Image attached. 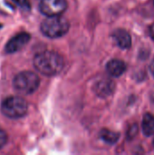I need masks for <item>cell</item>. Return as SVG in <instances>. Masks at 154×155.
Returning a JSON list of instances; mask_svg holds the SVG:
<instances>
[{"label":"cell","mask_w":154,"mask_h":155,"mask_svg":"<svg viewBox=\"0 0 154 155\" xmlns=\"http://www.w3.org/2000/svg\"><path fill=\"white\" fill-rule=\"evenodd\" d=\"M142 131L147 137L154 134V115L152 114H145L142 122Z\"/></svg>","instance_id":"obj_10"},{"label":"cell","mask_w":154,"mask_h":155,"mask_svg":"<svg viewBox=\"0 0 154 155\" xmlns=\"http://www.w3.org/2000/svg\"><path fill=\"white\" fill-rule=\"evenodd\" d=\"M150 72H151V74L153 75L154 77V60L151 63V64H150Z\"/></svg>","instance_id":"obj_16"},{"label":"cell","mask_w":154,"mask_h":155,"mask_svg":"<svg viewBox=\"0 0 154 155\" xmlns=\"http://www.w3.org/2000/svg\"><path fill=\"white\" fill-rule=\"evenodd\" d=\"M149 34H150V36L152 37V39L154 41V24L153 25H151V27H150V29H149Z\"/></svg>","instance_id":"obj_15"},{"label":"cell","mask_w":154,"mask_h":155,"mask_svg":"<svg viewBox=\"0 0 154 155\" xmlns=\"http://www.w3.org/2000/svg\"><path fill=\"white\" fill-rule=\"evenodd\" d=\"M28 111L26 101L18 96H10L5 98L1 104L2 114L10 119H19L24 117Z\"/></svg>","instance_id":"obj_4"},{"label":"cell","mask_w":154,"mask_h":155,"mask_svg":"<svg viewBox=\"0 0 154 155\" xmlns=\"http://www.w3.org/2000/svg\"><path fill=\"white\" fill-rule=\"evenodd\" d=\"M69 22L60 15L47 16L41 24V32L48 38H59L64 36L69 30Z\"/></svg>","instance_id":"obj_2"},{"label":"cell","mask_w":154,"mask_h":155,"mask_svg":"<svg viewBox=\"0 0 154 155\" xmlns=\"http://www.w3.org/2000/svg\"><path fill=\"white\" fill-rule=\"evenodd\" d=\"M115 90V83L108 78H103L95 83L93 91L95 94L101 98H107L111 96Z\"/></svg>","instance_id":"obj_7"},{"label":"cell","mask_w":154,"mask_h":155,"mask_svg":"<svg viewBox=\"0 0 154 155\" xmlns=\"http://www.w3.org/2000/svg\"><path fill=\"white\" fill-rule=\"evenodd\" d=\"M2 27V24H0V28Z\"/></svg>","instance_id":"obj_17"},{"label":"cell","mask_w":154,"mask_h":155,"mask_svg":"<svg viewBox=\"0 0 154 155\" xmlns=\"http://www.w3.org/2000/svg\"><path fill=\"white\" fill-rule=\"evenodd\" d=\"M138 130H139V128H138V125L136 124L131 125L129 127V129L127 130V139L128 140H133L137 135Z\"/></svg>","instance_id":"obj_12"},{"label":"cell","mask_w":154,"mask_h":155,"mask_svg":"<svg viewBox=\"0 0 154 155\" xmlns=\"http://www.w3.org/2000/svg\"><path fill=\"white\" fill-rule=\"evenodd\" d=\"M34 68L45 76L58 74L64 66L63 56L54 51H43L35 54L34 58Z\"/></svg>","instance_id":"obj_1"},{"label":"cell","mask_w":154,"mask_h":155,"mask_svg":"<svg viewBox=\"0 0 154 155\" xmlns=\"http://www.w3.org/2000/svg\"><path fill=\"white\" fill-rule=\"evenodd\" d=\"M126 68H127L126 64L119 59L110 60L106 64L107 73L113 77H120L121 75H123L125 73Z\"/></svg>","instance_id":"obj_9"},{"label":"cell","mask_w":154,"mask_h":155,"mask_svg":"<svg viewBox=\"0 0 154 155\" xmlns=\"http://www.w3.org/2000/svg\"><path fill=\"white\" fill-rule=\"evenodd\" d=\"M153 146H154V141H153Z\"/></svg>","instance_id":"obj_18"},{"label":"cell","mask_w":154,"mask_h":155,"mask_svg":"<svg viewBox=\"0 0 154 155\" xmlns=\"http://www.w3.org/2000/svg\"><path fill=\"white\" fill-rule=\"evenodd\" d=\"M100 138L106 143L113 145L115 144L120 139V134L113 132L109 129H103L100 132Z\"/></svg>","instance_id":"obj_11"},{"label":"cell","mask_w":154,"mask_h":155,"mask_svg":"<svg viewBox=\"0 0 154 155\" xmlns=\"http://www.w3.org/2000/svg\"><path fill=\"white\" fill-rule=\"evenodd\" d=\"M30 40V35L25 32H21L12 37L6 44L5 51L7 54H14L20 51Z\"/></svg>","instance_id":"obj_6"},{"label":"cell","mask_w":154,"mask_h":155,"mask_svg":"<svg viewBox=\"0 0 154 155\" xmlns=\"http://www.w3.org/2000/svg\"><path fill=\"white\" fill-rule=\"evenodd\" d=\"M16 5H18L21 9L25 11H29L31 8L30 3L28 0H12Z\"/></svg>","instance_id":"obj_13"},{"label":"cell","mask_w":154,"mask_h":155,"mask_svg":"<svg viewBox=\"0 0 154 155\" xmlns=\"http://www.w3.org/2000/svg\"><path fill=\"white\" fill-rule=\"evenodd\" d=\"M67 8L66 0H42L39 5L40 12L46 16L60 15Z\"/></svg>","instance_id":"obj_5"},{"label":"cell","mask_w":154,"mask_h":155,"mask_svg":"<svg viewBox=\"0 0 154 155\" xmlns=\"http://www.w3.org/2000/svg\"><path fill=\"white\" fill-rule=\"evenodd\" d=\"M6 143H7V134L2 128H0V150L6 144Z\"/></svg>","instance_id":"obj_14"},{"label":"cell","mask_w":154,"mask_h":155,"mask_svg":"<svg viewBox=\"0 0 154 155\" xmlns=\"http://www.w3.org/2000/svg\"><path fill=\"white\" fill-rule=\"evenodd\" d=\"M113 40L115 41L116 45L121 49H128L132 45V37L130 34L125 29H116L113 31L112 35Z\"/></svg>","instance_id":"obj_8"},{"label":"cell","mask_w":154,"mask_h":155,"mask_svg":"<svg viewBox=\"0 0 154 155\" xmlns=\"http://www.w3.org/2000/svg\"><path fill=\"white\" fill-rule=\"evenodd\" d=\"M39 84V76L31 71L21 72L13 80V87L20 94H31L34 93L38 89Z\"/></svg>","instance_id":"obj_3"}]
</instances>
